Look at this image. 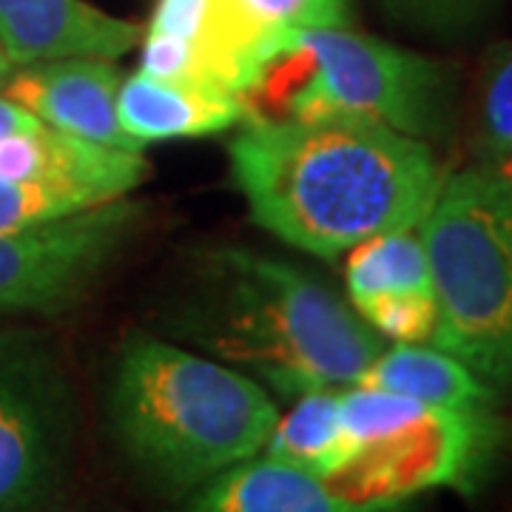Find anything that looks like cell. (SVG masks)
Returning <instances> with one entry per match:
<instances>
[{"label": "cell", "instance_id": "7a4b0ae2", "mask_svg": "<svg viewBox=\"0 0 512 512\" xmlns=\"http://www.w3.org/2000/svg\"><path fill=\"white\" fill-rule=\"evenodd\" d=\"M163 328L282 399L356 384L387 345L311 274L237 245L197 259Z\"/></svg>", "mask_w": 512, "mask_h": 512}, {"label": "cell", "instance_id": "9c48e42d", "mask_svg": "<svg viewBox=\"0 0 512 512\" xmlns=\"http://www.w3.org/2000/svg\"><path fill=\"white\" fill-rule=\"evenodd\" d=\"M146 174L143 151L89 143L46 126L40 117L0 140V177L55 188L83 208L123 200L146 180Z\"/></svg>", "mask_w": 512, "mask_h": 512}, {"label": "cell", "instance_id": "9a60e30c", "mask_svg": "<svg viewBox=\"0 0 512 512\" xmlns=\"http://www.w3.org/2000/svg\"><path fill=\"white\" fill-rule=\"evenodd\" d=\"M356 453L342 424L339 390H313L279 416L259 456L296 467L316 478L336 473Z\"/></svg>", "mask_w": 512, "mask_h": 512}, {"label": "cell", "instance_id": "8fae6325", "mask_svg": "<svg viewBox=\"0 0 512 512\" xmlns=\"http://www.w3.org/2000/svg\"><path fill=\"white\" fill-rule=\"evenodd\" d=\"M143 37L134 20L86 0H0V49L12 66L55 57L117 60Z\"/></svg>", "mask_w": 512, "mask_h": 512}, {"label": "cell", "instance_id": "ffe728a7", "mask_svg": "<svg viewBox=\"0 0 512 512\" xmlns=\"http://www.w3.org/2000/svg\"><path fill=\"white\" fill-rule=\"evenodd\" d=\"M473 151L478 165H495L512 151V55L484 83Z\"/></svg>", "mask_w": 512, "mask_h": 512}, {"label": "cell", "instance_id": "7c38bea8", "mask_svg": "<svg viewBox=\"0 0 512 512\" xmlns=\"http://www.w3.org/2000/svg\"><path fill=\"white\" fill-rule=\"evenodd\" d=\"M117 120L137 146L208 137L251 120V106L225 92L165 83L137 72L120 83Z\"/></svg>", "mask_w": 512, "mask_h": 512}, {"label": "cell", "instance_id": "d6986e66", "mask_svg": "<svg viewBox=\"0 0 512 512\" xmlns=\"http://www.w3.org/2000/svg\"><path fill=\"white\" fill-rule=\"evenodd\" d=\"M353 311L382 339H393L404 345L430 342L439 325L436 293H382L356 305Z\"/></svg>", "mask_w": 512, "mask_h": 512}, {"label": "cell", "instance_id": "6da1fadb", "mask_svg": "<svg viewBox=\"0 0 512 512\" xmlns=\"http://www.w3.org/2000/svg\"><path fill=\"white\" fill-rule=\"evenodd\" d=\"M228 157L256 225L325 259L419 228L447 177L430 143L348 117H251Z\"/></svg>", "mask_w": 512, "mask_h": 512}, {"label": "cell", "instance_id": "52a82bcc", "mask_svg": "<svg viewBox=\"0 0 512 512\" xmlns=\"http://www.w3.org/2000/svg\"><path fill=\"white\" fill-rule=\"evenodd\" d=\"M498 441L501 430L490 407H424L393 433L356 447L325 484L353 504L402 510L427 490L470 493Z\"/></svg>", "mask_w": 512, "mask_h": 512}, {"label": "cell", "instance_id": "2e32d148", "mask_svg": "<svg viewBox=\"0 0 512 512\" xmlns=\"http://www.w3.org/2000/svg\"><path fill=\"white\" fill-rule=\"evenodd\" d=\"M350 305H362L382 293H433V276L419 228L379 234L348 251Z\"/></svg>", "mask_w": 512, "mask_h": 512}, {"label": "cell", "instance_id": "ba28073f", "mask_svg": "<svg viewBox=\"0 0 512 512\" xmlns=\"http://www.w3.org/2000/svg\"><path fill=\"white\" fill-rule=\"evenodd\" d=\"M146 220V205L114 200L0 231V316H55L74 308Z\"/></svg>", "mask_w": 512, "mask_h": 512}, {"label": "cell", "instance_id": "cb8c5ba5", "mask_svg": "<svg viewBox=\"0 0 512 512\" xmlns=\"http://www.w3.org/2000/svg\"><path fill=\"white\" fill-rule=\"evenodd\" d=\"M9 72H12V63H9V57H6V52L0 49V89H3V83H6V77H9Z\"/></svg>", "mask_w": 512, "mask_h": 512}, {"label": "cell", "instance_id": "7402d4cb", "mask_svg": "<svg viewBox=\"0 0 512 512\" xmlns=\"http://www.w3.org/2000/svg\"><path fill=\"white\" fill-rule=\"evenodd\" d=\"M37 117L26 106L15 103L12 97L0 92V140H6L9 134H15L20 128L32 126Z\"/></svg>", "mask_w": 512, "mask_h": 512}, {"label": "cell", "instance_id": "30bf717a", "mask_svg": "<svg viewBox=\"0 0 512 512\" xmlns=\"http://www.w3.org/2000/svg\"><path fill=\"white\" fill-rule=\"evenodd\" d=\"M120 83L123 77L106 57H55L12 66L0 92L46 126L100 146L143 151L117 120Z\"/></svg>", "mask_w": 512, "mask_h": 512}, {"label": "cell", "instance_id": "277c9868", "mask_svg": "<svg viewBox=\"0 0 512 512\" xmlns=\"http://www.w3.org/2000/svg\"><path fill=\"white\" fill-rule=\"evenodd\" d=\"M419 237L439 305L430 345L512 387V188L484 165L447 174Z\"/></svg>", "mask_w": 512, "mask_h": 512}, {"label": "cell", "instance_id": "e0dca14e", "mask_svg": "<svg viewBox=\"0 0 512 512\" xmlns=\"http://www.w3.org/2000/svg\"><path fill=\"white\" fill-rule=\"evenodd\" d=\"M384 18L433 40H458L476 32L501 0H376Z\"/></svg>", "mask_w": 512, "mask_h": 512}, {"label": "cell", "instance_id": "5b68a950", "mask_svg": "<svg viewBox=\"0 0 512 512\" xmlns=\"http://www.w3.org/2000/svg\"><path fill=\"white\" fill-rule=\"evenodd\" d=\"M276 57L302 74H265L256 83L248 100L268 92L274 106L262 117L367 120L424 143L447 137L453 126V72L441 60L350 26L299 29L282 40Z\"/></svg>", "mask_w": 512, "mask_h": 512}, {"label": "cell", "instance_id": "8992f818", "mask_svg": "<svg viewBox=\"0 0 512 512\" xmlns=\"http://www.w3.org/2000/svg\"><path fill=\"white\" fill-rule=\"evenodd\" d=\"M77 444V396L57 342L0 328V512H52Z\"/></svg>", "mask_w": 512, "mask_h": 512}, {"label": "cell", "instance_id": "3957f363", "mask_svg": "<svg viewBox=\"0 0 512 512\" xmlns=\"http://www.w3.org/2000/svg\"><path fill=\"white\" fill-rule=\"evenodd\" d=\"M109 419L123 453L154 484L183 493L259 456L279 407L237 367L134 333L111 373Z\"/></svg>", "mask_w": 512, "mask_h": 512}, {"label": "cell", "instance_id": "44dd1931", "mask_svg": "<svg viewBox=\"0 0 512 512\" xmlns=\"http://www.w3.org/2000/svg\"><path fill=\"white\" fill-rule=\"evenodd\" d=\"M74 211H83V205L55 188L0 177V231H18L40 222L60 220Z\"/></svg>", "mask_w": 512, "mask_h": 512}, {"label": "cell", "instance_id": "ac0fdd59", "mask_svg": "<svg viewBox=\"0 0 512 512\" xmlns=\"http://www.w3.org/2000/svg\"><path fill=\"white\" fill-rule=\"evenodd\" d=\"M228 3L271 40V60L279 52L282 40L299 29L350 26V0H228Z\"/></svg>", "mask_w": 512, "mask_h": 512}, {"label": "cell", "instance_id": "4fadbf2b", "mask_svg": "<svg viewBox=\"0 0 512 512\" xmlns=\"http://www.w3.org/2000/svg\"><path fill=\"white\" fill-rule=\"evenodd\" d=\"M188 512H399L362 507L336 495L325 478L254 456L208 478L191 498Z\"/></svg>", "mask_w": 512, "mask_h": 512}, {"label": "cell", "instance_id": "5bb4252c", "mask_svg": "<svg viewBox=\"0 0 512 512\" xmlns=\"http://www.w3.org/2000/svg\"><path fill=\"white\" fill-rule=\"evenodd\" d=\"M356 384L390 390L430 407H490L493 387L439 348L396 342L367 365Z\"/></svg>", "mask_w": 512, "mask_h": 512}, {"label": "cell", "instance_id": "603a6c76", "mask_svg": "<svg viewBox=\"0 0 512 512\" xmlns=\"http://www.w3.org/2000/svg\"><path fill=\"white\" fill-rule=\"evenodd\" d=\"M484 168H490L501 183L507 185V188H512V151L504 157V160H498L495 165H484Z\"/></svg>", "mask_w": 512, "mask_h": 512}]
</instances>
